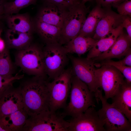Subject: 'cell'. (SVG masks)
<instances>
[{
	"mask_svg": "<svg viewBox=\"0 0 131 131\" xmlns=\"http://www.w3.org/2000/svg\"><path fill=\"white\" fill-rule=\"evenodd\" d=\"M4 17L9 29L31 34L35 30L34 21L27 14L17 13Z\"/></svg>",
	"mask_w": 131,
	"mask_h": 131,
	"instance_id": "cell-17",
	"label": "cell"
},
{
	"mask_svg": "<svg viewBox=\"0 0 131 131\" xmlns=\"http://www.w3.org/2000/svg\"><path fill=\"white\" fill-rule=\"evenodd\" d=\"M112 104L131 122V83L125 81L111 98Z\"/></svg>",
	"mask_w": 131,
	"mask_h": 131,
	"instance_id": "cell-16",
	"label": "cell"
},
{
	"mask_svg": "<svg viewBox=\"0 0 131 131\" xmlns=\"http://www.w3.org/2000/svg\"></svg>",
	"mask_w": 131,
	"mask_h": 131,
	"instance_id": "cell-37",
	"label": "cell"
},
{
	"mask_svg": "<svg viewBox=\"0 0 131 131\" xmlns=\"http://www.w3.org/2000/svg\"><path fill=\"white\" fill-rule=\"evenodd\" d=\"M91 0H82V2L83 3L85 4L86 2L88 1H91Z\"/></svg>",
	"mask_w": 131,
	"mask_h": 131,
	"instance_id": "cell-36",
	"label": "cell"
},
{
	"mask_svg": "<svg viewBox=\"0 0 131 131\" xmlns=\"http://www.w3.org/2000/svg\"><path fill=\"white\" fill-rule=\"evenodd\" d=\"M97 41L92 38L77 36L63 46L67 54L75 53L80 56L89 51Z\"/></svg>",
	"mask_w": 131,
	"mask_h": 131,
	"instance_id": "cell-21",
	"label": "cell"
},
{
	"mask_svg": "<svg viewBox=\"0 0 131 131\" xmlns=\"http://www.w3.org/2000/svg\"><path fill=\"white\" fill-rule=\"evenodd\" d=\"M6 0H0V19L4 16V6Z\"/></svg>",
	"mask_w": 131,
	"mask_h": 131,
	"instance_id": "cell-32",
	"label": "cell"
},
{
	"mask_svg": "<svg viewBox=\"0 0 131 131\" xmlns=\"http://www.w3.org/2000/svg\"><path fill=\"white\" fill-rule=\"evenodd\" d=\"M46 3L55 5L62 8L68 9L73 5L70 0H45Z\"/></svg>",
	"mask_w": 131,
	"mask_h": 131,
	"instance_id": "cell-28",
	"label": "cell"
},
{
	"mask_svg": "<svg viewBox=\"0 0 131 131\" xmlns=\"http://www.w3.org/2000/svg\"><path fill=\"white\" fill-rule=\"evenodd\" d=\"M95 70L100 88L104 90V98H112L125 81L123 74L115 67L107 65L101 66Z\"/></svg>",
	"mask_w": 131,
	"mask_h": 131,
	"instance_id": "cell-9",
	"label": "cell"
},
{
	"mask_svg": "<svg viewBox=\"0 0 131 131\" xmlns=\"http://www.w3.org/2000/svg\"><path fill=\"white\" fill-rule=\"evenodd\" d=\"M121 25L126 30L129 39L131 40V19L128 16H123Z\"/></svg>",
	"mask_w": 131,
	"mask_h": 131,
	"instance_id": "cell-30",
	"label": "cell"
},
{
	"mask_svg": "<svg viewBox=\"0 0 131 131\" xmlns=\"http://www.w3.org/2000/svg\"><path fill=\"white\" fill-rule=\"evenodd\" d=\"M72 5L77 3L79 1L78 0H70Z\"/></svg>",
	"mask_w": 131,
	"mask_h": 131,
	"instance_id": "cell-35",
	"label": "cell"
},
{
	"mask_svg": "<svg viewBox=\"0 0 131 131\" xmlns=\"http://www.w3.org/2000/svg\"><path fill=\"white\" fill-rule=\"evenodd\" d=\"M36 0H15L6 2L4 6V16L18 13L22 9L34 3Z\"/></svg>",
	"mask_w": 131,
	"mask_h": 131,
	"instance_id": "cell-25",
	"label": "cell"
},
{
	"mask_svg": "<svg viewBox=\"0 0 131 131\" xmlns=\"http://www.w3.org/2000/svg\"><path fill=\"white\" fill-rule=\"evenodd\" d=\"M5 37V42L8 48L19 50L26 48L31 44L32 34L9 29L6 32Z\"/></svg>",
	"mask_w": 131,
	"mask_h": 131,
	"instance_id": "cell-20",
	"label": "cell"
},
{
	"mask_svg": "<svg viewBox=\"0 0 131 131\" xmlns=\"http://www.w3.org/2000/svg\"><path fill=\"white\" fill-rule=\"evenodd\" d=\"M68 9L46 3L40 9L36 19L62 28Z\"/></svg>",
	"mask_w": 131,
	"mask_h": 131,
	"instance_id": "cell-15",
	"label": "cell"
},
{
	"mask_svg": "<svg viewBox=\"0 0 131 131\" xmlns=\"http://www.w3.org/2000/svg\"><path fill=\"white\" fill-rule=\"evenodd\" d=\"M73 71L72 67L65 69L51 82L48 83L49 108L56 112L65 107L71 90Z\"/></svg>",
	"mask_w": 131,
	"mask_h": 131,
	"instance_id": "cell-7",
	"label": "cell"
},
{
	"mask_svg": "<svg viewBox=\"0 0 131 131\" xmlns=\"http://www.w3.org/2000/svg\"><path fill=\"white\" fill-rule=\"evenodd\" d=\"M123 16L113 11L105 12L98 22L92 38L98 40L121 25Z\"/></svg>",
	"mask_w": 131,
	"mask_h": 131,
	"instance_id": "cell-13",
	"label": "cell"
},
{
	"mask_svg": "<svg viewBox=\"0 0 131 131\" xmlns=\"http://www.w3.org/2000/svg\"><path fill=\"white\" fill-rule=\"evenodd\" d=\"M131 41L127 34L123 32L108 50L91 59L95 62L113 58H120L125 56L131 49Z\"/></svg>",
	"mask_w": 131,
	"mask_h": 131,
	"instance_id": "cell-14",
	"label": "cell"
},
{
	"mask_svg": "<svg viewBox=\"0 0 131 131\" xmlns=\"http://www.w3.org/2000/svg\"><path fill=\"white\" fill-rule=\"evenodd\" d=\"M70 93V101L63 115L74 117L83 113L90 107H96L95 93L73 74Z\"/></svg>",
	"mask_w": 131,
	"mask_h": 131,
	"instance_id": "cell-2",
	"label": "cell"
},
{
	"mask_svg": "<svg viewBox=\"0 0 131 131\" xmlns=\"http://www.w3.org/2000/svg\"><path fill=\"white\" fill-rule=\"evenodd\" d=\"M87 8L79 2L68 9L62 28L58 43L65 45L78 35L86 18Z\"/></svg>",
	"mask_w": 131,
	"mask_h": 131,
	"instance_id": "cell-5",
	"label": "cell"
},
{
	"mask_svg": "<svg viewBox=\"0 0 131 131\" xmlns=\"http://www.w3.org/2000/svg\"><path fill=\"white\" fill-rule=\"evenodd\" d=\"M99 62L100 63H95V66L99 67L103 65L113 66L123 74L127 82L131 83V66L121 64L117 61H115L111 59L104 60Z\"/></svg>",
	"mask_w": 131,
	"mask_h": 131,
	"instance_id": "cell-26",
	"label": "cell"
},
{
	"mask_svg": "<svg viewBox=\"0 0 131 131\" xmlns=\"http://www.w3.org/2000/svg\"><path fill=\"white\" fill-rule=\"evenodd\" d=\"M6 48L5 42L0 38V53L3 51Z\"/></svg>",
	"mask_w": 131,
	"mask_h": 131,
	"instance_id": "cell-33",
	"label": "cell"
},
{
	"mask_svg": "<svg viewBox=\"0 0 131 131\" xmlns=\"http://www.w3.org/2000/svg\"><path fill=\"white\" fill-rule=\"evenodd\" d=\"M68 121L50 110L28 117L21 131H68Z\"/></svg>",
	"mask_w": 131,
	"mask_h": 131,
	"instance_id": "cell-4",
	"label": "cell"
},
{
	"mask_svg": "<svg viewBox=\"0 0 131 131\" xmlns=\"http://www.w3.org/2000/svg\"><path fill=\"white\" fill-rule=\"evenodd\" d=\"M16 65L28 74L46 78L43 65L42 49L31 44L18 50L15 57Z\"/></svg>",
	"mask_w": 131,
	"mask_h": 131,
	"instance_id": "cell-8",
	"label": "cell"
},
{
	"mask_svg": "<svg viewBox=\"0 0 131 131\" xmlns=\"http://www.w3.org/2000/svg\"><path fill=\"white\" fill-rule=\"evenodd\" d=\"M68 131H106L97 111L91 106L68 121Z\"/></svg>",
	"mask_w": 131,
	"mask_h": 131,
	"instance_id": "cell-11",
	"label": "cell"
},
{
	"mask_svg": "<svg viewBox=\"0 0 131 131\" xmlns=\"http://www.w3.org/2000/svg\"><path fill=\"white\" fill-rule=\"evenodd\" d=\"M125 0H96L97 5L109 8L111 6L116 8Z\"/></svg>",
	"mask_w": 131,
	"mask_h": 131,
	"instance_id": "cell-29",
	"label": "cell"
},
{
	"mask_svg": "<svg viewBox=\"0 0 131 131\" xmlns=\"http://www.w3.org/2000/svg\"><path fill=\"white\" fill-rule=\"evenodd\" d=\"M103 10L98 5L94 8L86 18L78 36L91 37L90 36L94 34L97 25L104 15Z\"/></svg>",
	"mask_w": 131,
	"mask_h": 131,
	"instance_id": "cell-22",
	"label": "cell"
},
{
	"mask_svg": "<svg viewBox=\"0 0 131 131\" xmlns=\"http://www.w3.org/2000/svg\"><path fill=\"white\" fill-rule=\"evenodd\" d=\"M35 30L46 44L58 43L62 28L36 19Z\"/></svg>",
	"mask_w": 131,
	"mask_h": 131,
	"instance_id": "cell-19",
	"label": "cell"
},
{
	"mask_svg": "<svg viewBox=\"0 0 131 131\" xmlns=\"http://www.w3.org/2000/svg\"><path fill=\"white\" fill-rule=\"evenodd\" d=\"M28 117L24 108L5 116L0 121L9 131H21Z\"/></svg>",
	"mask_w": 131,
	"mask_h": 131,
	"instance_id": "cell-23",
	"label": "cell"
},
{
	"mask_svg": "<svg viewBox=\"0 0 131 131\" xmlns=\"http://www.w3.org/2000/svg\"><path fill=\"white\" fill-rule=\"evenodd\" d=\"M0 131H9L5 125L0 121Z\"/></svg>",
	"mask_w": 131,
	"mask_h": 131,
	"instance_id": "cell-34",
	"label": "cell"
},
{
	"mask_svg": "<svg viewBox=\"0 0 131 131\" xmlns=\"http://www.w3.org/2000/svg\"><path fill=\"white\" fill-rule=\"evenodd\" d=\"M116 8L120 15L131 16V0H125Z\"/></svg>",
	"mask_w": 131,
	"mask_h": 131,
	"instance_id": "cell-27",
	"label": "cell"
},
{
	"mask_svg": "<svg viewBox=\"0 0 131 131\" xmlns=\"http://www.w3.org/2000/svg\"><path fill=\"white\" fill-rule=\"evenodd\" d=\"M124 56V58L123 59L117 61L121 64L128 66H131V48L128 51Z\"/></svg>",
	"mask_w": 131,
	"mask_h": 131,
	"instance_id": "cell-31",
	"label": "cell"
},
{
	"mask_svg": "<svg viewBox=\"0 0 131 131\" xmlns=\"http://www.w3.org/2000/svg\"><path fill=\"white\" fill-rule=\"evenodd\" d=\"M42 49L45 74L53 80L66 69L68 56L63 46L59 43L46 44Z\"/></svg>",
	"mask_w": 131,
	"mask_h": 131,
	"instance_id": "cell-6",
	"label": "cell"
},
{
	"mask_svg": "<svg viewBox=\"0 0 131 131\" xmlns=\"http://www.w3.org/2000/svg\"><path fill=\"white\" fill-rule=\"evenodd\" d=\"M24 108L23 98L19 87L14 88L12 85L0 90V120Z\"/></svg>",
	"mask_w": 131,
	"mask_h": 131,
	"instance_id": "cell-12",
	"label": "cell"
},
{
	"mask_svg": "<svg viewBox=\"0 0 131 131\" xmlns=\"http://www.w3.org/2000/svg\"><path fill=\"white\" fill-rule=\"evenodd\" d=\"M72 64L73 74L86 84L95 93L100 88L95 73L94 62L91 59L68 56Z\"/></svg>",
	"mask_w": 131,
	"mask_h": 131,
	"instance_id": "cell-10",
	"label": "cell"
},
{
	"mask_svg": "<svg viewBox=\"0 0 131 131\" xmlns=\"http://www.w3.org/2000/svg\"><path fill=\"white\" fill-rule=\"evenodd\" d=\"M123 28L121 25L111 31L105 37L98 40L89 51L86 58L92 59L96 57L108 50L123 32Z\"/></svg>",
	"mask_w": 131,
	"mask_h": 131,
	"instance_id": "cell-18",
	"label": "cell"
},
{
	"mask_svg": "<svg viewBox=\"0 0 131 131\" xmlns=\"http://www.w3.org/2000/svg\"><path fill=\"white\" fill-rule=\"evenodd\" d=\"M95 97L97 102H101L102 107L97 113L106 131H131V122L121 111L107 102L102 90H97Z\"/></svg>",
	"mask_w": 131,
	"mask_h": 131,
	"instance_id": "cell-3",
	"label": "cell"
},
{
	"mask_svg": "<svg viewBox=\"0 0 131 131\" xmlns=\"http://www.w3.org/2000/svg\"><path fill=\"white\" fill-rule=\"evenodd\" d=\"M48 82L46 78L34 76L24 82L19 87L24 108L29 117L49 110Z\"/></svg>",
	"mask_w": 131,
	"mask_h": 131,
	"instance_id": "cell-1",
	"label": "cell"
},
{
	"mask_svg": "<svg viewBox=\"0 0 131 131\" xmlns=\"http://www.w3.org/2000/svg\"><path fill=\"white\" fill-rule=\"evenodd\" d=\"M13 70V66L6 47L0 53V75L6 77L12 76Z\"/></svg>",
	"mask_w": 131,
	"mask_h": 131,
	"instance_id": "cell-24",
	"label": "cell"
}]
</instances>
